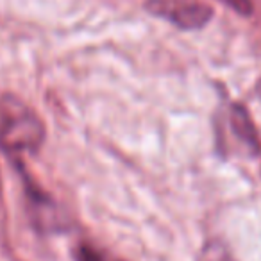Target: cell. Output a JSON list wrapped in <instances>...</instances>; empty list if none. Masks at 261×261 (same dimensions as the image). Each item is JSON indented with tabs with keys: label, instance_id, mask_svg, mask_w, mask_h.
Here are the masks:
<instances>
[{
	"label": "cell",
	"instance_id": "cell-1",
	"mask_svg": "<svg viewBox=\"0 0 261 261\" xmlns=\"http://www.w3.org/2000/svg\"><path fill=\"white\" fill-rule=\"evenodd\" d=\"M45 142V123L16 95L0 97V149L6 154H34Z\"/></svg>",
	"mask_w": 261,
	"mask_h": 261
},
{
	"label": "cell",
	"instance_id": "cell-2",
	"mask_svg": "<svg viewBox=\"0 0 261 261\" xmlns=\"http://www.w3.org/2000/svg\"><path fill=\"white\" fill-rule=\"evenodd\" d=\"M145 9L185 31L206 27L213 18V8L199 0H145Z\"/></svg>",
	"mask_w": 261,
	"mask_h": 261
},
{
	"label": "cell",
	"instance_id": "cell-3",
	"mask_svg": "<svg viewBox=\"0 0 261 261\" xmlns=\"http://www.w3.org/2000/svg\"><path fill=\"white\" fill-rule=\"evenodd\" d=\"M229 122H231V129L234 136L250 150V154H257L261 149L259 135L254 125L250 113L243 108L242 104H232L231 113H229Z\"/></svg>",
	"mask_w": 261,
	"mask_h": 261
},
{
	"label": "cell",
	"instance_id": "cell-4",
	"mask_svg": "<svg viewBox=\"0 0 261 261\" xmlns=\"http://www.w3.org/2000/svg\"><path fill=\"white\" fill-rule=\"evenodd\" d=\"M197 261H236L220 240H210L202 245Z\"/></svg>",
	"mask_w": 261,
	"mask_h": 261
},
{
	"label": "cell",
	"instance_id": "cell-5",
	"mask_svg": "<svg viewBox=\"0 0 261 261\" xmlns=\"http://www.w3.org/2000/svg\"><path fill=\"white\" fill-rule=\"evenodd\" d=\"M75 261H106L98 250H95L91 245L81 243L75 249Z\"/></svg>",
	"mask_w": 261,
	"mask_h": 261
},
{
	"label": "cell",
	"instance_id": "cell-6",
	"mask_svg": "<svg viewBox=\"0 0 261 261\" xmlns=\"http://www.w3.org/2000/svg\"><path fill=\"white\" fill-rule=\"evenodd\" d=\"M220 2L242 16H250L254 11V6L250 0H220Z\"/></svg>",
	"mask_w": 261,
	"mask_h": 261
}]
</instances>
